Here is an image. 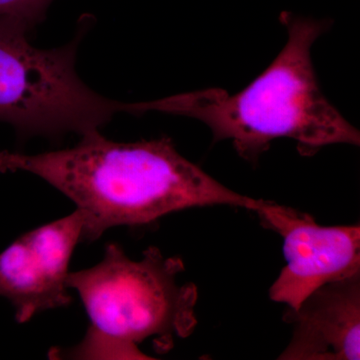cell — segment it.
I'll return each mask as SVG.
<instances>
[{
    "label": "cell",
    "instance_id": "obj_1",
    "mask_svg": "<svg viewBox=\"0 0 360 360\" xmlns=\"http://www.w3.org/2000/svg\"><path fill=\"white\" fill-rule=\"evenodd\" d=\"M16 172L37 175L77 205L84 217L82 243L187 208L229 205L255 212L264 202L220 184L180 155L168 137L124 143L97 130L61 150L0 151V172Z\"/></svg>",
    "mask_w": 360,
    "mask_h": 360
},
{
    "label": "cell",
    "instance_id": "obj_2",
    "mask_svg": "<svg viewBox=\"0 0 360 360\" xmlns=\"http://www.w3.org/2000/svg\"><path fill=\"white\" fill-rule=\"evenodd\" d=\"M288 39L281 53L245 89L229 94L210 89L137 103L149 111L195 118L212 130L213 141H231L243 160L257 163L272 141L297 142L300 155H314L335 143L359 146L352 127L322 94L311 60V47L330 21L283 11Z\"/></svg>",
    "mask_w": 360,
    "mask_h": 360
},
{
    "label": "cell",
    "instance_id": "obj_3",
    "mask_svg": "<svg viewBox=\"0 0 360 360\" xmlns=\"http://www.w3.org/2000/svg\"><path fill=\"white\" fill-rule=\"evenodd\" d=\"M184 271L181 258L165 257L155 246L136 262L110 243L98 264L68 274L89 326L78 345L53 350L51 359H149L139 348L149 338L158 354L167 352L198 323V288L179 283Z\"/></svg>",
    "mask_w": 360,
    "mask_h": 360
},
{
    "label": "cell",
    "instance_id": "obj_4",
    "mask_svg": "<svg viewBox=\"0 0 360 360\" xmlns=\"http://www.w3.org/2000/svg\"><path fill=\"white\" fill-rule=\"evenodd\" d=\"M30 27L0 18V122L21 136L79 135L97 131L132 103L99 96L78 77L77 45L84 32L65 46L41 49L28 40Z\"/></svg>",
    "mask_w": 360,
    "mask_h": 360
},
{
    "label": "cell",
    "instance_id": "obj_5",
    "mask_svg": "<svg viewBox=\"0 0 360 360\" xmlns=\"http://www.w3.org/2000/svg\"><path fill=\"white\" fill-rule=\"evenodd\" d=\"M264 229L283 239L288 264L269 288L274 302L297 309L324 284L360 272V226H321L309 213L264 200L255 212Z\"/></svg>",
    "mask_w": 360,
    "mask_h": 360
},
{
    "label": "cell",
    "instance_id": "obj_6",
    "mask_svg": "<svg viewBox=\"0 0 360 360\" xmlns=\"http://www.w3.org/2000/svg\"><path fill=\"white\" fill-rule=\"evenodd\" d=\"M84 229V214L75 210L26 232L0 252V296L13 304L18 323L70 304L68 267Z\"/></svg>",
    "mask_w": 360,
    "mask_h": 360
},
{
    "label": "cell",
    "instance_id": "obj_7",
    "mask_svg": "<svg viewBox=\"0 0 360 360\" xmlns=\"http://www.w3.org/2000/svg\"><path fill=\"white\" fill-rule=\"evenodd\" d=\"M283 321L293 335L278 359L359 360L360 272L317 288Z\"/></svg>",
    "mask_w": 360,
    "mask_h": 360
},
{
    "label": "cell",
    "instance_id": "obj_8",
    "mask_svg": "<svg viewBox=\"0 0 360 360\" xmlns=\"http://www.w3.org/2000/svg\"><path fill=\"white\" fill-rule=\"evenodd\" d=\"M53 0H0V18L20 21L33 30Z\"/></svg>",
    "mask_w": 360,
    "mask_h": 360
}]
</instances>
